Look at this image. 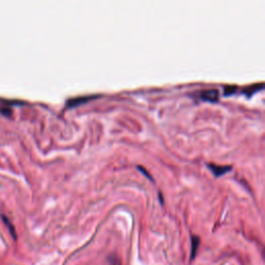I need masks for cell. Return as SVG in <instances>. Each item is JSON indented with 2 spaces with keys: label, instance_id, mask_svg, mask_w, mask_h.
<instances>
[{
  "label": "cell",
  "instance_id": "obj_4",
  "mask_svg": "<svg viewBox=\"0 0 265 265\" xmlns=\"http://www.w3.org/2000/svg\"><path fill=\"white\" fill-rule=\"evenodd\" d=\"M2 219H3L4 223H5V225L8 227V229H9V231H10L11 235L14 237V239H16V238H17V234H16V229H15V226L13 225V223H12V222L10 221V219H9L7 215H5V214L2 215Z\"/></svg>",
  "mask_w": 265,
  "mask_h": 265
},
{
  "label": "cell",
  "instance_id": "obj_2",
  "mask_svg": "<svg viewBox=\"0 0 265 265\" xmlns=\"http://www.w3.org/2000/svg\"><path fill=\"white\" fill-rule=\"evenodd\" d=\"M200 99L205 102H216L219 99V92L215 89L204 90L200 93Z\"/></svg>",
  "mask_w": 265,
  "mask_h": 265
},
{
  "label": "cell",
  "instance_id": "obj_1",
  "mask_svg": "<svg viewBox=\"0 0 265 265\" xmlns=\"http://www.w3.org/2000/svg\"><path fill=\"white\" fill-rule=\"evenodd\" d=\"M207 166L215 177L223 176L226 173H228L229 171L232 170L231 166H220V165H214V164H208Z\"/></svg>",
  "mask_w": 265,
  "mask_h": 265
},
{
  "label": "cell",
  "instance_id": "obj_3",
  "mask_svg": "<svg viewBox=\"0 0 265 265\" xmlns=\"http://www.w3.org/2000/svg\"><path fill=\"white\" fill-rule=\"evenodd\" d=\"M200 246V237L197 235H191V261L195 259L197 252H198V248Z\"/></svg>",
  "mask_w": 265,
  "mask_h": 265
},
{
  "label": "cell",
  "instance_id": "obj_7",
  "mask_svg": "<svg viewBox=\"0 0 265 265\" xmlns=\"http://www.w3.org/2000/svg\"><path fill=\"white\" fill-rule=\"evenodd\" d=\"M138 169H139V170H140V171H141V172H142V173H143V174H144V175H145L147 178H149L150 180H153V177L150 176V174H149V173H148V172H147V171H146V170H145L143 167H140V166H138Z\"/></svg>",
  "mask_w": 265,
  "mask_h": 265
},
{
  "label": "cell",
  "instance_id": "obj_6",
  "mask_svg": "<svg viewBox=\"0 0 265 265\" xmlns=\"http://www.w3.org/2000/svg\"><path fill=\"white\" fill-rule=\"evenodd\" d=\"M109 262L111 263V265H121V262L118 260V258L114 255H112L109 257Z\"/></svg>",
  "mask_w": 265,
  "mask_h": 265
},
{
  "label": "cell",
  "instance_id": "obj_5",
  "mask_svg": "<svg viewBox=\"0 0 265 265\" xmlns=\"http://www.w3.org/2000/svg\"><path fill=\"white\" fill-rule=\"evenodd\" d=\"M235 90H236L235 86H227V87H225V94L228 97V95L234 93Z\"/></svg>",
  "mask_w": 265,
  "mask_h": 265
}]
</instances>
